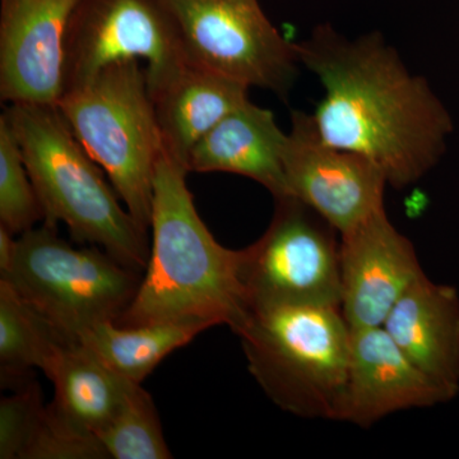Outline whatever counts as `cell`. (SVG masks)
I'll use <instances>...</instances> for the list:
<instances>
[{"instance_id": "1", "label": "cell", "mask_w": 459, "mask_h": 459, "mask_svg": "<svg viewBox=\"0 0 459 459\" xmlns=\"http://www.w3.org/2000/svg\"><path fill=\"white\" fill-rule=\"evenodd\" d=\"M296 49L323 87L310 115L320 141L369 160L397 189L439 162L453 131L451 115L380 36L349 41L322 29Z\"/></svg>"}, {"instance_id": "2", "label": "cell", "mask_w": 459, "mask_h": 459, "mask_svg": "<svg viewBox=\"0 0 459 459\" xmlns=\"http://www.w3.org/2000/svg\"><path fill=\"white\" fill-rule=\"evenodd\" d=\"M189 170L164 150L153 181L152 244L137 294L117 325L195 322L232 332L249 303L241 281V253L214 238L186 184Z\"/></svg>"}, {"instance_id": "3", "label": "cell", "mask_w": 459, "mask_h": 459, "mask_svg": "<svg viewBox=\"0 0 459 459\" xmlns=\"http://www.w3.org/2000/svg\"><path fill=\"white\" fill-rule=\"evenodd\" d=\"M22 151L45 223L146 271L147 232L123 208L104 170L87 153L56 105L12 104L3 114Z\"/></svg>"}, {"instance_id": "4", "label": "cell", "mask_w": 459, "mask_h": 459, "mask_svg": "<svg viewBox=\"0 0 459 459\" xmlns=\"http://www.w3.org/2000/svg\"><path fill=\"white\" fill-rule=\"evenodd\" d=\"M250 374L277 407L333 420L346 385L351 328L337 305L250 307L234 332Z\"/></svg>"}, {"instance_id": "5", "label": "cell", "mask_w": 459, "mask_h": 459, "mask_svg": "<svg viewBox=\"0 0 459 459\" xmlns=\"http://www.w3.org/2000/svg\"><path fill=\"white\" fill-rule=\"evenodd\" d=\"M56 107L147 232L157 162L165 147L146 71L138 60L117 63L89 82L65 91Z\"/></svg>"}, {"instance_id": "6", "label": "cell", "mask_w": 459, "mask_h": 459, "mask_svg": "<svg viewBox=\"0 0 459 459\" xmlns=\"http://www.w3.org/2000/svg\"><path fill=\"white\" fill-rule=\"evenodd\" d=\"M141 272L101 247H75L44 225L21 234L7 281L65 340L100 323H117L137 294Z\"/></svg>"}, {"instance_id": "7", "label": "cell", "mask_w": 459, "mask_h": 459, "mask_svg": "<svg viewBox=\"0 0 459 459\" xmlns=\"http://www.w3.org/2000/svg\"><path fill=\"white\" fill-rule=\"evenodd\" d=\"M192 65L285 98L294 86L296 42L281 35L258 0H160Z\"/></svg>"}, {"instance_id": "8", "label": "cell", "mask_w": 459, "mask_h": 459, "mask_svg": "<svg viewBox=\"0 0 459 459\" xmlns=\"http://www.w3.org/2000/svg\"><path fill=\"white\" fill-rule=\"evenodd\" d=\"M274 202L264 234L241 249L249 309L285 304L340 307L337 230L299 199L289 195Z\"/></svg>"}, {"instance_id": "9", "label": "cell", "mask_w": 459, "mask_h": 459, "mask_svg": "<svg viewBox=\"0 0 459 459\" xmlns=\"http://www.w3.org/2000/svg\"><path fill=\"white\" fill-rule=\"evenodd\" d=\"M138 59L147 65L150 95L189 65L160 0H81L66 33L65 91L108 66Z\"/></svg>"}, {"instance_id": "10", "label": "cell", "mask_w": 459, "mask_h": 459, "mask_svg": "<svg viewBox=\"0 0 459 459\" xmlns=\"http://www.w3.org/2000/svg\"><path fill=\"white\" fill-rule=\"evenodd\" d=\"M283 153L287 195L299 199L342 235L385 210L388 181L369 160L329 146L310 115L295 111Z\"/></svg>"}, {"instance_id": "11", "label": "cell", "mask_w": 459, "mask_h": 459, "mask_svg": "<svg viewBox=\"0 0 459 459\" xmlns=\"http://www.w3.org/2000/svg\"><path fill=\"white\" fill-rule=\"evenodd\" d=\"M81 0H2L0 98L56 105L65 92V40Z\"/></svg>"}, {"instance_id": "12", "label": "cell", "mask_w": 459, "mask_h": 459, "mask_svg": "<svg viewBox=\"0 0 459 459\" xmlns=\"http://www.w3.org/2000/svg\"><path fill=\"white\" fill-rule=\"evenodd\" d=\"M412 241L385 210L340 235V307L350 328L383 327L386 316L424 276Z\"/></svg>"}, {"instance_id": "13", "label": "cell", "mask_w": 459, "mask_h": 459, "mask_svg": "<svg viewBox=\"0 0 459 459\" xmlns=\"http://www.w3.org/2000/svg\"><path fill=\"white\" fill-rule=\"evenodd\" d=\"M457 395L413 364L385 327L351 329L346 385L334 421L369 428L401 411L429 409Z\"/></svg>"}, {"instance_id": "14", "label": "cell", "mask_w": 459, "mask_h": 459, "mask_svg": "<svg viewBox=\"0 0 459 459\" xmlns=\"http://www.w3.org/2000/svg\"><path fill=\"white\" fill-rule=\"evenodd\" d=\"M413 364L459 394V292L420 277L394 305L385 325Z\"/></svg>"}, {"instance_id": "15", "label": "cell", "mask_w": 459, "mask_h": 459, "mask_svg": "<svg viewBox=\"0 0 459 459\" xmlns=\"http://www.w3.org/2000/svg\"><path fill=\"white\" fill-rule=\"evenodd\" d=\"M287 133L271 110L252 101L223 117L190 150L189 172H230L264 186L274 199L287 195L283 153Z\"/></svg>"}, {"instance_id": "16", "label": "cell", "mask_w": 459, "mask_h": 459, "mask_svg": "<svg viewBox=\"0 0 459 459\" xmlns=\"http://www.w3.org/2000/svg\"><path fill=\"white\" fill-rule=\"evenodd\" d=\"M249 87L189 63L151 95L165 150L186 165L190 150L223 117L249 101Z\"/></svg>"}, {"instance_id": "17", "label": "cell", "mask_w": 459, "mask_h": 459, "mask_svg": "<svg viewBox=\"0 0 459 459\" xmlns=\"http://www.w3.org/2000/svg\"><path fill=\"white\" fill-rule=\"evenodd\" d=\"M44 374L54 385L51 409L72 427L98 437L131 383L105 367L78 341L63 343Z\"/></svg>"}, {"instance_id": "18", "label": "cell", "mask_w": 459, "mask_h": 459, "mask_svg": "<svg viewBox=\"0 0 459 459\" xmlns=\"http://www.w3.org/2000/svg\"><path fill=\"white\" fill-rule=\"evenodd\" d=\"M210 329L195 322H165L122 327L100 323L84 332L78 342L113 373L141 385L175 350Z\"/></svg>"}, {"instance_id": "19", "label": "cell", "mask_w": 459, "mask_h": 459, "mask_svg": "<svg viewBox=\"0 0 459 459\" xmlns=\"http://www.w3.org/2000/svg\"><path fill=\"white\" fill-rule=\"evenodd\" d=\"M65 342L68 340L25 303L7 281L0 279L2 385L27 382V374L35 368L47 370Z\"/></svg>"}, {"instance_id": "20", "label": "cell", "mask_w": 459, "mask_h": 459, "mask_svg": "<svg viewBox=\"0 0 459 459\" xmlns=\"http://www.w3.org/2000/svg\"><path fill=\"white\" fill-rule=\"evenodd\" d=\"M99 439L108 458H172L155 403L138 383H129L122 403L100 431Z\"/></svg>"}, {"instance_id": "21", "label": "cell", "mask_w": 459, "mask_h": 459, "mask_svg": "<svg viewBox=\"0 0 459 459\" xmlns=\"http://www.w3.org/2000/svg\"><path fill=\"white\" fill-rule=\"evenodd\" d=\"M44 219L40 199L36 193L20 144L0 117V226L12 234H23Z\"/></svg>"}, {"instance_id": "22", "label": "cell", "mask_w": 459, "mask_h": 459, "mask_svg": "<svg viewBox=\"0 0 459 459\" xmlns=\"http://www.w3.org/2000/svg\"><path fill=\"white\" fill-rule=\"evenodd\" d=\"M105 458L108 455L98 437L72 427L50 404L45 407L21 455V459Z\"/></svg>"}, {"instance_id": "23", "label": "cell", "mask_w": 459, "mask_h": 459, "mask_svg": "<svg viewBox=\"0 0 459 459\" xmlns=\"http://www.w3.org/2000/svg\"><path fill=\"white\" fill-rule=\"evenodd\" d=\"M47 404L40 386L25 382L0 401V458L21 459Z\"/></svg>"}, {"instance_id": "24", "label": "cell", "mask_w": 459, "mask_h": 459, "mask_svg": "<svg viewBox=\"0 0 459 459\" xmlns=\"http://www.w3.org/2000/svg\"><path fill=\"white\" fill-rule=\"evenodd\" d=\"M16 235L0 226V273H4L11 267L17 252Z\"/></svg>"}]
</instances>
